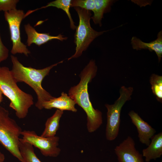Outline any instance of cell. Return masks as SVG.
Here are the masks:
<instances>
[{"label": "cell", "instance_id": "cell-1", "mask_svg": "<svg viewBox=\"0 0 162 162\" xmlns=\"http://www.w3.org/2000/svg\"><path fill=\"white\" fill-rule=\"evenodd\" d=\"M97 70L95 62L92 59L81 72L79 83L71 87L68 91V95L86 113L87 128L90 133L96 130L103 123L102 113L93 107L88 92V84L95 76Z\"/></svg>", "mask_w": 162, "mask_h": 162}, {"label": "cell", "instance_id": "cell-2", "mask_svg": "<svg viewBox=\"0 0 162 162\" xmlns=\"http://www.w3.org/2000/svg\"><path fill=\"white\" fill-rule=\"evenodd\" d=\"M12 68L11 74L15 81L24 82L31 87L35 92L37 100L35 104L36 107L40 110L44 109L43 104L53 98L48 92L42 86V81L48 75L50 70L58 64L62 63L61 61L42 69H36L31 67L24 66L18 60L17 58L11 56Z\"/></svg>", "mask_w": 162, "mask_h": 162}, {"label": "cell", "instance_id": "cell-3", "mask_svg": "<svg viewBox=\"0 0 162 162\" xmlns=\"http://www.w3.org/2000/svg\"><path fill=\"white\" fill-rule=\"evenodd\" d=\"M17 83L8 67H0V89L10 100L9 106L15 111L17 118L23 119L33 105L34 99L32 95L21 90Z\"/></svg>", "mask_w": 162, "mask_h": 162}, {"label": "cell", "instance_id": "cell-4", "mask_svg": "<svg viewBox=\"0 0 162 162\" xmlns=\"http://www.w3.org/2000/svg\"><path fill=\"white\" fill-rule=\"evenodd\" d=\"M9 115V111L0 106V143L20 161L24 162L19 149L22 129Z\"/></svg>", "mask_w": 162, "mask_h": 162}, {"label": "cell", "instance_id": "cell-5", "mask_svg": "<svg viewBox=\"0 0 162 162\" xmlns=\"http://www.w3.org/2000/svg\"><path fill=\"white\" fill-rule=\"evenodd\" d=\"M74 8L78 14L79 22L76 28L74 35L76 51L74 54L68 59V60L80 56L82 52L87 50L96 38L108 31L98 32L94 30L90 24L92 16L90 11L78 7Z\"/></svg>", "mask_w": 162, "mask_h": 162}, {"label": "cell", "instance_id": "cell-6", "mask_svg": "<svg viewBox=\"0 0 162 162\" xmlns=\"http://www.w3.org/2000/svg\"><path fill=\"white\" fill-rule=\"evenodd\" d=\"M134 91L131 87L122 86L119 90L120 95L112 104H106L107 110V123L105 135L107 140L112 141L118 136L120 124V115L122 108L128 101L131 99Z\"/></svg>", "mask_w": 162, "mask_h": 162}, {"label": "cell", "instance_id": "cell-7", "mask_svg": "<svg viewBox=\"0 0 162 162\" xmlns=\"http://www.w3.org/2000/svg\"><path fill=\"white\" fill-rule=\"evenodd\" d=\"M23 10L16 9L4 12V16L7 22L10 31L12 47L11 51L13 55L23 54L28 56L30 52L26 46L21 41L20 27L21 22L24 18Z\"/></svg>", "mask_w": 162, "mask_h": 162}, {"label": "cell", "instance_id": "cell-8", "mask_svg": "<svg viewBox=\"0 0 162 162\" xmlns=\"http://www.w3.org/2000/svg\"><path fill=\"white\" fill-rule=\"evenodd\" d=\"M21 135L23 141L38 148L45 156L56 157L60 154L58 136L43 137L38 135L34 131L27 130L22 131Z\"/></svg>", "mask_w": 162, "mask_h": 162}, {"label": "cell", "instance_id": "cell-9", "mask_svg": "<svg viewBox=\"0 0 162 162\" xmlns=\"http://www.w3.org/2000/svg\"><path fill=\"white\" fill-rule=\"evenodd\" d=\"M118 162H144L142 154L135 147L133 138L128 136L114 149Z\"/></svg>", "mask_w": 162, "mask_h": 162}, {"label": "cell", "instance_id": "cell-10", "mask_svg": "<svg viewBox=\"0 0 162 162\" xmlns=\"http://www.w3.org/2000/svg\"><path fill=\"white\" fill-rule=\"evenodd\" d=\"M128 115L136 128L140 141L148 146L150 142V139L156 133V130L134 111H130Z\"/></svg>", "mask_w": 162, "mask_h": 162}, {"label": "cell", "instance_id": "cell-11", "mask_svg": "<svg viewBox=\"0 0 162 162\" xmlns=\"http://www.w3.org/2000/svg\"><path fill=\"white\" fill-rule=\"evenodd\" d=\"M24 28L27 36V45L28 46L32 44L40 46L53 39H57L62 41L67 39V37H64L61 34L53 36L50 35L49 33L38 32L29 23L25 25Z\"/></svg>", "mask_w": 162, "mask_h": 162}, {"label": "cell", "instance_id": "cell-12", "mask_svg": "<svg viewBox=\"0 0 162 162\" xmlns=\"http://www.w3.org/2000/svg\"><path fill=\"white\" fill-rule=\"evenodd\" d=\"M76 104L68 94L62 92L61 96L58 98L54 97L49 100L44 102L43 104V108L51 109L56 108L60 110H68L76 112L77 109L75 107Z\"/></svg>", "mask_w": 162, "mask_h": 162}, {"label": "cell", "instance_id": "cell-13", "mask_svg": "<svg viewBox=\"0 0 162 162\" xmlns=\"http://www.w3.org/2000/svg\"><path fill=\"white\" fill-rule=\"evenodd\" d=\"M131 44L133 49L136 50L148 49L150 51H154L157 54L159 62L162 57V32H159L157 38L151 42L146 43L136 37L131 39Z\"/></svg>", "mask_w": 162, "mask_h": 162}, {"label": "cell", "instance_id": "cell-14", "mask_svg": "<svg viewBox=\"0 0 162 162\" xmlns=\"http://www.w3.org/2000/svg\"><path fill=\"white\" fill-rule=\"evenodd\" d=\"M151 139L149 144L142 151L146 162L160 158L162 154V132L154 134Z\"/></svg>", "mask_w": 162, "mask_h": 162}, {"label": "cell", "instance_id": "cell-15", "mask_svg": "<svg viewBox=\"0 0 162 162\" xmlns=\"http://www.w3.org/2000/svg\"><path fill=\"white\" fill-rule=\"evenodd\" d=\"M63 113V111L57 109L53 115L47 119L45 123V128L41 136L46 137L55 136Z\"/></svg>", "mask_w": 162, "mask_h": 162}, {"label": "cell", "instance_id": "cell-16", "mask_svg": "<svg viewBox=\"0 0 162 162\" xmlns=\"http://www.w3.org/2000/svg\"><path fill=\"white\" fill-rule=\"evenodd\" d=\"M71 0H56L52 1L48 3L45 6L34 10L28 11L25 14V17H26L30 14L38 10L50 7H55L58 9L62 10L66 13L70 20V28L73 30H75L76 26L74 24V22L72 19L69 10L70 7L71 6Z\"/></svg>", "mask_w": 162, "mask_h": 162}, {"label": "cell", "instance_id": "cell-17", "mask_svg": "<svg viewBox=\"0 0 162 162\" xmlns=\"http://www.w3.org/2000/svg\"><path fill=\"white\" fill-rule=\"evenodd\" d=\"M114 1L110 0H95L94 15L91 18L95 24L101 26V21L104 13L108 11Z\"/></svg>", "mask_w": 162, "mask_h": 162}, {"label": "cell", "instance_id": "cell-18", "mask_svg": "<svg viewBox=\"0 0 162 162\" xmlns=\"http://www.w3.org/2000/svg\"><path fill=\"white\" fill-rule=\"evenodd\" d=\"M19 149L24 162H41L34 152L33 146L30 143L20 139Z\"/></svg>", "mask_w": 162, "mask_h": 162}, {"label": "cell", "instance_id": "cell-19", "mask_svg": "<svg viewBox=\"0 0 162 162\" xmlns=\"http://www.w3.org/2000/svg\"><path fill=\"white\" fill-rule=\"evenodd\" d=\"M150 82L153 94L158 101L162 102V76L152 74L150 79Z\"/></svg>", "mask_w": 162, "mask_h": 162}, {"label": "cell", "instance_id": "cell-20", "mask_svg": "<svg viewBox=\"0 0 162 162\" xmlns=\"http://www.w3.org/2000/svg\"><path fill=\"white\" fill-rule=\"evenodd\" d=\"M18 0H0V11L8 12L16 9Z\"/></svg>", "mask_w": 162, "mask_h": 162}, {"label": "cell", "instance_id": "cell-21", "mask_svg": "<svg viewBox=\"0 0 162 162\" xmlns=\"http://www.w3.org/2000/svg\"><path fill=\"white\" fill-rule=\"evenodd\" d=\"M9 52L8 49L3 43L0 35V63L8 58Z\"/></svg>", "mask_w": 162, "mask_h": 162}, {"label": "cell", "instance_id": "cell-22", "mask_svg": "<svg viewBox=\"0 0 162 162\" xmlns=\"http://www.w3.org/2000/svg\"><path fill=\"white\" fill-rule=\"evenodd\" d=\"M5 159L4 154L0 152V162H3Z\"/></svg>", "mask_w": 162, "mask_h": 162}, {"label": "cell", "instance_id": "cell-23", "mask_svg": "<svg viewBox=\"0 0 162 162\" xmlns=\"http://www.w3.org/2000/svg\"><path fill=\"white\" fill-rule=\"evenodd\" d=\"M3 93L0 89V104L2 102L3 100Z\"/></svg>", "mask_w": 162, "mask_h": 162}]
</instances>
